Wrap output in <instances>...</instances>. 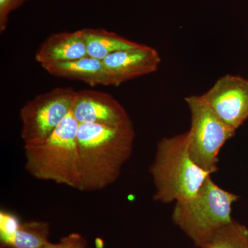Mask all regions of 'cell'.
Listing matches in <instances>:
<instances>
[{"mask_svg":"<svg viewBox=\"0 0 248 248\" xmlns=\"http://www.w3.org/2000/svg\"><path fill=\"white\" fill-rule=\"evenodd\" d=\"M149 171L155 187L153 200L165 204L193 198L211 175L190 157L187 132L158 142Z\"/></svg>","mask_w":248,"mask_h":248,"instance_id":"cell-2","label":"cell"},{"mask_svg":"<svg viewBox=\"0 0 248 248\" xmlns=\"http://www.w3.org/2000/svg\"><path fill=\"white\" fill-rule=\"evenodd\" d=\"M45 69L55 78L78 80L90 86H112L108 72L102 60L86 56L76 61L55 63Z\"/></svg>","mask_w":248,"mask_h":248,"instance_id":"cell-11","label":"cell"},{"mask_svg":"<svg viewBox=\"0 0 248 248\" xmlns=\"http://www.w3.org/2000/svg\"><path fill=\"white\" fill-rule=\"evenodd\" d=\"M77 93L71 87H57L26 103L19 112L24 144L50 136L73 110Z\"/></svg>","mask_w":248,"mask_h":248,"instance_id":"cell-6","label":"cell"},{"mask_svg":"<svg viewBox=\"0 0 248 248\" xmlns=\"http://www.w3.org/2000/svg\"><path fill=\"white\" fill-rule=\"evenodd\" d=\"M135 138L133 123L120 126L79 124L78 190L94 192L113 184L131 156Z\"/></svg>","mask_w":248,"mask_h":248,"instance_id":"cell-1","label":"cell"},{"mask_svg":"<svg viewBox=\"0 0 248 248\" xmlns=\"http://www.w3.org/2000/svg\"><path fill=\"white\" fill-rule=\"evenodd\" d=\"M43 248H89L84 236L78 233H71L62 237L58 243L49 241Z\"/></svg>","mask_w":248,"mask_h":248,"instance_id":"cell-15","label":"cell"},{"mask_svg":"<svg viewBox=\"0 0 248 248\" xmlns=\"http://www.w3.org/2000/svg\"><path fill=\"white\" fill-rule=\"evenodd\" d=\"M200 248H248V227L233 220Z\"/></svg>","mask_w":248,"mask_h":248,"instance_id":"cell-14","label":"cell"},{"mask_svg":"<svg viewBox=\"0 0 248 248\" xmlns=\"http://www.w3.org/2000/svg\"><path fill=\"white\" fill-rule=\"evenodd\" d=\"M30 0H0V32L2 33L7 28L9 15L19 9Z\"/></svg>","mask_w":248,"mask_h":248,"instance_id":"cell-16","label":"cell"},{"mask_svg":"<svg viewBox=\"0 0 248 248\" xmlns=\"http://www.w3.org/2000/svg\"><path fill=\"white\" fill-rule=\"evenodd\" d=\"M201 96L215 115L235 130L248 119V79L242 77L223 76Z\"/></svg>","mask_w":248,"mask_h":248,"instance_id":"cell-7","label":"cell"},{"mask_svg":"<svg viewBox=\"0 0 248 248\" xmlns=\"http://www.w3.org/2000/svg\"><path fill=\"white\" fill-rule=\"evenodd\" d=\"M79 123L72 111L44 141L24 144L25 168L41 181L78 189V131Z\"/></svg>","mask_w":248,"mask_h":248,"instance_id":"cell-3","label":"cell"},{"mask_svg":"<svg viewBox=\"0 0 248 248\" xmlns=\"http://www.w3.org/2000/svg\"><path fill=\"white\" fill-rule=\"evenodd\" d=\"M1 248H8V247H1Z\"/></svg>","mask_w":248,"mask_h":248,"instance_id":"cell-17","label":"cell"},{"mask_svg":"<svg viewBox=\"0 0 248 248\" xmlns=\"http://www.w3.org/2000/svg\"><path fill=\"white\" fill-rule=\"evenodd\" d=\"M82 30L86 39L88 56L102 61L110 54L141 45L105 29L86 28Z\"/></svg>","mask_w":248,"mask_h":248,"instance_id":"cell-13","label":"cell"},{"mask_svg":"<svg viewBox=\"0 0 248 248\" xmlns=\"http://www.w3.org/2000/svg\"><path fill=\"white\" fill-rule=\"evenodd\" d=\"M238 199L237 195L217 185L209 176L193 198L176 202L172 221L200 248L218 230L233 221L232 205Z\"/></svg>","mask_w":248,"mask_h":248,"instance_id":"cell-4","label":"cell"},{"mask_svg":"<svg viewBox=\"0 0 248 248\" xmlns=\"http://www.w3.org/2000/svg\"><path fill=\"white\" fill-rule=\"evenodd\" d=\"M72 113L79 124L120 126L133 123L125 108L111 94L93 90L78 91Z\"/></svg>","mask_w":248,"mask_h":248,"instance_id":"cell-8","label":"cell"},{"mask_svg":"<svg viewBox=\"0 0 248 248\" xmlns=\"http://www.w3.org/2000/svg\"><path fill=\"white\" fill-rule=\"evenodd\" d=\"M50 225L43 221L19 223L14 231H0L1 247L43 248L49 242Z\"/></svg>","mask_w":248,"mask_h":248,"instance_id":"cell-12","label":"cell"},{"mask_svg":"<svg viewBox=\"0 0 248 248\" xmlns=\"http://www.w3.org/2000/svg\"><path fill=\"white\" fill-rule=\"evenodd\" d=\"M86 56L87 46L84 31L81 29L49 36L36 52L35 60L45 68L55 63L76 61Z\"/></svg>","mask_w":248,"mask_h":248,"instance_id":"cell-10","label":"cell"},{"mask_svg":"<svg viewBox=\"0 0 248 248\" xmlns=\"http://www.w3.org/2000/svg\"><path fill=\"white\" fill-rule=\"evenodd\" d=\"M112 81V86H120L129 80L157 71L161 58L157 50L145 45L120 50L103 60Z\"/></svg>","mask_w":248,"mask_h":248,"instance_id":"cell-9","label":"cell"},{"mask_svg":"<svg viewBox=\"0 0 248 248\" xmlns=\"http://www.w3.org/2000/svg\"><path fill=\"white\" fill-rule=\"evenodd\" d=\"M185 101L190 112V128L187 132L189 154L200 168L213 174L218 170L222 147L236 130L220 120L202 96H189Z\"/></svg>","mask_w":248,"mask_h":248,"instance_id":"cell-5","label":"cell"}]
</instances>
